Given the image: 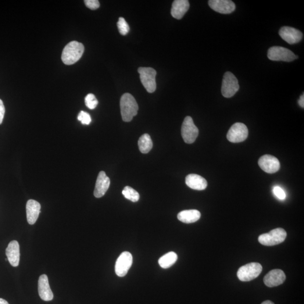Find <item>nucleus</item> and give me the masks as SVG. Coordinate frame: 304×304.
<instances>
[{"label": "nucleus", "instance_id": "17", "mask_svg": "<svg viewBox=\"0 0 304 304\" xmlns=\"http://www.w3.org/2000/svg\"><path fill=\"white\" fill-rule=\"evenodd\" d=\"M6 255L11 266L14 267L18 266L20 261L19 243L17 241L10 242L6 249Z\"/></svg>", "mask_w": 304, "mask_h": 304}, {"label": "nucleus", "instance_id": "6", "mask_svg": "<svg viewBox=\"0 0 304 304\" xmlns=\"http://www.w3.org/2000/svg\"><path fill=\"white\" fill-rule=\"evenodd\" d=\"M268 58L273 61L291 62L298 59V56L287 48L281 46H273L268 50Z\"/></svg>", "mask_w": 304, "mask_h": 304}, {"label": "nucleus", "instance_id": "16", "mask_svg": "<svg viewBox=\"0 0 304 304\" xmlns=\"http://www.w3.org/2000/svg\"><path fill=\"white\" fill-rule=\"evenodd\" d=\"M110 181L105 171H101L96 181L94 196L96 198H101L105 196L109 187Z\"/></svg>", "mask_w": 304, "mask_h": 304}, {"label": "nucleus", "instance_id": "1", "mask_svg": "<svg viewBox=\"0 0 304 304\" xmlns=\"http://www.w3.org/2000/svg\"><path fill=\"white\" fill-rule=\"evenodd\" d=\"M122 119L125 122H130L137 115L139 107L134 96L129 93H125L120 99Z\"/></svg>", "mask_w": 304, "mask_h": 304}, {"label": "nucleus", "instance_id": "25", "mask_svg": "<svg viewBox=\"0 0 304 304\" xmlns=\"http://www.w3.org/2000/svg\"><path fill=\"white\" fill-rule=\"evenodd\" d=\"M117 27L121 35H126L130 31V27L126 21L123 17H120L117 22Z\"/></svg>", "mask_w": 304, "mask_h": 304}, {"label": "nucleus", "instance_id": "19", "mask_svg": "<svg viewBox=\"0 0 304 304\" xmlns=\"http://www.w3.org/2000/svg\"><path fill=\"white\" fill-rule=\"evenodd\" d=\"M185 183L189 188L197 191L204 190L207 187L205 179L197 174L188 175L185 178Z\"/></svg>", "mask_w": 304, "mask_h": 304}, {"label": "nucleus", "instance_id": "23", "mask_svg": "<svg viewBox=\"0 0 304 304\" xmlns=\"http://www.w3.org/2000/svg\"><path fill=\"white\" fill-rule=\"evenodd\" d=\"M138 146L142 153L146 154L151 151L153 147V142L150 135L148 134L143 135L139 139Z\"/></svg>", "mask_w": 304, "mask_h": 304}, {"label": "nucleus", "instance_id": "32", "mask_svg": "<svg viewBox=\"0 0 304 304\" xmlns=\"http://www.w3.org/2000/svg\"><path fill=\"white\" fill-rule=\"evenodd\" d=\"M0 304H9L6 300L0 298Z\"/></svg>", "mask_w": 304, "mask_h": 304}, {"label": "nucleus", "instance_id": "13", "mask_svg": "<svg viewBox=\"0 0 304 304\" xmlns=\"http://www.w3.org/2000/svg\"><path fill=\"white\" fill-rule=\"evenodd\" d=\"M209 5L215 12L224 14L233 13L235 9V3L230 0H210Z\"/></svg>", "mask_w": 304, "mask_h": 304}, {"label": "nucleus", "instance_id": "7", "mask_svg": "<svg viewBox=\"0 0 304 304\" xmlns=\"http://www.w3.org/2000/svg\"><path fill=\"white\" fill-rule=\"evenodd\" d=\"M239 85L237 78L231 72H227L224 75L221 93L225 98L233 96L239 90Z\"/></svg>", "mask_w": 304, "mask_h": 304}, {"label": "nucleus", "instance_id": "15", "mask_svg": "<svg viewBox=\"0 0 304 304\" xmlns=\"http://www.w3.org/2000/svg\"><path fill=\"white\" fill-rule=\"evenodd\" d=\"M38 291L41 299L44 301H52L54 298L53 293L49 283L47 275L42 274L39 278L38 282Z\"/></svg>", "mask_w": 304, "mask_h": 304}, {"label": "nucleus", "instance_id": "9", "mask_svg": "<svg viewBox=\"0 0 304 304\" xmlns=\"http://www.w3.org/2000/svg\"><path fill=\"white\" fill-rule=\"evenodd\" d=\"M249 130L244 124L235 123L229 130L227 137L232 143H237L245 141L248 138Z\"/></svg>", "mask_w": 304, "mask_h": 304}, {"label": "nucleus", "instance_id": "27", "mask_svg": "<svg viewBox=\"0 0 304 304\" xmlns=\"http://www.w3.org/2000/svg\"><path fill=\"white\" fill-rule=\"evenodd\" d=\"M77 119L84 125H89L91 123V119L90 114L84 111H81L78 114Z\"/></svg>", "mask_w": 304, "mask_h": 304}, {"label": "nucleus", "instance_id": "4", "mask_svg": "<svg viewBox=\"0 0 304 304\" xmlns=\"http://www.w3.org/2000/svg\"><path fill=\"white\" fill-rule=\"evenodd\" d=\"M263 267L258 263H251L241 267L238 270L237 277L243 282L251 281L262 273Z\"/></svg>", "mask_w": 304, "mask_h": 304}, {"label": "nucleus", "instance_id": "14", "mask_svg": "<svg viewBox=\"0 0 304 304\" xmlns=\"http://www.w3.org/2000/svg\"><path fill=\"white\" fill-rule=\"evenodd\" d=\"M286 280V275L281 269H273L264 278V282L268 287H274L280 286Z\"/></svg>", "mask_w": 304, "mask_h": 304}, {"label": "nucleus", "instance_id": "22", "mask_svg": "<svg viewBox=\"0 0 304 304\" xmlns=\"http://www.w3.org/2000/svg\"><path fill=\"white\" fill-rule=\"evenodd\" d=\"M177 254L174 252H169L161 257L159 263L163 269H168L172 267L177 262Z\"/></svg>", "mask_w": 304, "mask_h": 304}, {"label": "nucleus", "instance_id": "30", "mask_svg": "<svg viewBox=\"0 0 304 304\" xmlns=\"http://www.w3.org/2000/svg\"><path fill=\"white\" fill-rule=\"evenodd\" d=\"M5 108L4 105L1 99H0V125L2 123L3 117H4Z\"/></svg>", "mask_w": 304, "mask_h": 304}, {"label": "nucleus", "instance_id": "18", "mask_svg": "<svg viewBox=\"0 0 304 304\" xmlns=\"http://www.w3.org/2000/svg\"><path fill=\"white\" fill-rule=\"evenodd\" d=\"M41 205L35 200H28L26 205V213L28 223L33 225L36 222L41 212Z\"/></svg>", "mask_w": 304, "mask_h": 304}, {"label": "nucleus", "instance_id": "26", "mask_svg": "<svg viewBox=\"0 0 304 304\" xmlns=\"http://www.w3.org/2000/svg\"><path fill=\"white\" fill-rule=\"evenodd\" d=\"M85 105L88 108L94 109L98 105V100L95 96L92 94H89L85 99Z\"/></svg>", "mask_w": 304, "mask_h": 304}, {"label": "nucleus", "instance_id": "24", "mask_svg": "<svg viewBox=\"0 0 304 304\" xmlns=\"http://www.w3.org/2000/svg\"><path fill=\"white\" fill-rule=\"evenodd\" d=\"M123 195L126 199L133 202H137L140 198V195L135 189L130 187H125L123 191Z\"/></svg>", "mask_w": 304, "mask_h": 304}, {"label": "nucleus", "instance_id": "11", "mask_svg": "<svg viewBox=\"0 0 304 304\" xmlns=\"http://www.w3.org/2000/svg\"><path fill=\"white\" fill-rule=\"evenodd\" d=\"M258 164L262 170L268 174L277 173L280 169V162L274 156L264 155L260 157Z\"/></svg>", "mask_w": 304, "mask_h": 304}, {"label": "nucleus", "instance_id": "21", "mask_svg": "<svg viewBox=\"0 0 304 304\" xmlns=\"http://www.w3.org/2000/svg\"><path fill=\"white\" fill-rule=\"evenodd\" d=\"M201 216V213L198 210H184L178 214V219L182 223L191 224L197 221Z\"/></svg>", "mask_w": 304, "mask_h": 304}, {"label": "nucleus", "instance_id": "20", "mask_svg": "<svg viewBox=\"0 0 304 304\" xmlns=\"http://www.w3.org/2000/svg\"><path fill=\"white\" fill-rule=\"evenodd\" d=\"M189 2L188 0H175L171 8V15L177 19H181L189 9Z\"/></svg>", "mask_w": 304, "mask_h": 304}, {"label": "nucleus", "instance_id": "33", "mask_svg": "<svg viewBox=\"0 0 304 304\" xmlns=\"http://www.w3.org/2000/svg\"><path fill=\"white\" fill-rule=\"evenodd\" d=\"M262 304H274L272 302L269 301V300H267V301H265Z\"/></svg>", "mask_w": 304, "mask_h": 304}, {"label": "nucleus", "instance_id": "28", "mask_svg": "<svg viewBox=\"0 0 304 304\" xmlns=\"http://www.w3.org/2000/svg\"><path fill=\"white\" fill-rule=\"evenodd\" d=\"M84 2L87 8L91 10L97 9L100 6V3L98 0H85Z\"/></svg>", "mask_w": 304, "mask_h": 304}, {"label": "nucleus", "instance_id": "8", "mask_svg": "<svg viewBox=\"0 0 304 304\" xmlns=\"http://www.w3.org/2000/svg\"><path fill=\"white\" fill-rule=\"evenodd\" d=\"M198 128L195 125L192 118L186 117L181 126V136L185 143L192 144L198 137Z\"/></svg>", "mask_w": 304, "mask_h": 304}, {"label": "nucleus", "instance_id": "5", "mask_svg": "<svg viewBox=\"0 0 304 304\" xmlns=\"http://www.w3.org/2000/svg\"><path fill=\"white\" fill-rule=\"evenodd\" d=\"M143 87L149 93L155 91L156 89V77L157 72L151 67H140L138 70Z\"/></svg>", "mask_w": 304, "mask_h": 304}, {"label": "nucleus", "instance_id": "3", "mask_svg": "<svg viewBox=\"0 0 304 304\" xmlns=\"http://www.w3.org/2000/svg\"><path fill=\"white\" fill-rule=\"evenodd\" d=\"M287 233L284 229L277 228L268 233L260 235L258 241L261 244L267 246H273L280 244L285 241Z\"/></svg>", "mask_w": 304, "mask_h": 304}, {"label": "nucleus", "instance_id": "29", "mask_svg": "<svg viewBox=\"0 0 304 304\" xmlns=\"http://www.w3.org/2000/svg\"><path fill=\"white\" fill-rule=\"evenodd\" d=\"M274 194L280 199L284 200L286 198L285 191L280 187H275L273 189Z\"/></svg>", "mask_w": 304, "mask_h": 304}, {"label": "nucleus", "instance_id": "10", "mask_svg": "<svg viewBox=\"0 0 304 304\" xmlns=\"http://www.w3.org/2000/svg\"><path fill=\"white\" fill-rule=\"evenodd\" d=\"M131 253L125 251L117 259L115 266V272L118 276L123 277L126 275L133 262Z\"/></svg>", "mask_w": 304, "mask_h": 304}, {"label": "nucleus", "instance_id": "31", "mask_svg": "<svg viewBox=\"0 0 304 304\" xmlns=\"http://www.w3.org/2000/svg\"><path fill=\"white\" fill-rule=\"evenodd\" d=\"M299 105L302 108H304V94H303L301 96H300V99L298 101Z\"/></svg>", "mask_w": 304, "mask_h": 304}, {"label": "nucleus", "instance_id": "12", "mask_svg": "<svg viewBox=\"0 0 304 304\" xmlns=\"http://www.w3.org/2000/svg\"><path fill=\"white\" fill-rule=\"evenodd\" d=\"M279 35L288 44L293 45L301 41L303 37L302 32L295 28L285 26L279 31Z\"/></svg>", "mask_w": 304, "mask_h": 304}, {"label": "nucleus", "instance_id": "2", "mask_svg": "<svg viewBox=\"0 0 304 304\" xmlns=\"http://www.w3.org/2000/svg\"><path fill=\"white\" fill-rule=\"evenodd\" d=\"M85 51L84 46L80 42L72 41L63 49L62 55L63 62L66 65H72L79 60Z\"/></svg>", "mask_w": 304, "mask_h": 304}]
</instances>
